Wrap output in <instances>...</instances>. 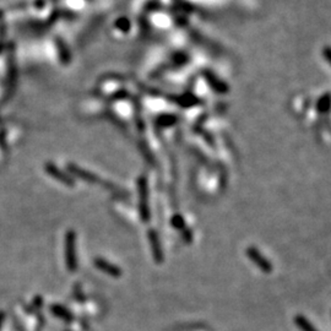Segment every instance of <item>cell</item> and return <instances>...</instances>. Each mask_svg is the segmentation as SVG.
I'll use <instances>...</instances> for the list:
<instances>
[{
  "instance_id": "obj_1",
  "label": "cell",
  "mask_w": 331,
  "mask_h": 331,
  "mask_svg": "<svg viewBox=\"0 0 331 331\" xmlns=\"http://www.w3.org/2000/svg\"><path fill=\"white\" fill-rule=\"evenodd\" d=\"M65 248V265L69 272H76L79 267V259H77L76 250V233L70 230L65 233L64 239Z\"/></svg>"
},
{
  "instance_id": "obj_2",
  "label": "cell",
  "mask_w": 331,
  "mask_h": 331,
  "mask_svg": "<svg viewBox=\"0 0 331 331\" xmlns=\"http://www.w3.org/2000/svg\"><path fill=\"white\" fill-rule=\"evenodd\" d=\"M139 214L142 222H149L150 209L147 202V187L144 178L139 182Z\"/></svg>"
},
{
  "instance_id": "obj_3",
  "label": "cell",
  "mask_w": 331,
  "mask_h": 331,
  "mask_svg": "<svg viewBox=\"0 0 331 331\" xmlns=\"http://www.w3.org/2000/svg\"><path fill=\"white\" fill-rule=\"evenodd\" d=\"M94 264H95V266L99 270V271L104 272L106 275L112 276V277L118 278V277H120L123 274L122 269H120L118 265L112 264V263L108 262V260L103 259V258H101V257L95 258Z\"/></svg>"
},
{
  "instance_id": "obj_4",
  "label": "cell",
  "mask_w": 331,
  "mask_h": 331,
  "mask_svg": "<svg viewBox=\"0 0 331 331\" xmlns=\"http://www.w3.org/2000/svg\"><path fill=\"white\" fill-rule=\"evenodd\" d=\"M149 242L150 245H151V252L155 260H156L157 263H161L162 260H164V253H162L161 243H160L159 234H157L156 231L154 230L149 231Z\"/></svg>"
},
{
  "instance_id": "obj_5",
  "label": "cell",
  "mask_w": 331,
  "mask_h": 331,
  "mask_svg": "<svg viewBox=\"0 0 331 331\" xmlns=\"http://www.w3.org/2000/svg\"><path fill=\"white\" fill-rule=\"evenodd\" d=\"M49 312H51L54 317H57L58 319L63 320V322H65V323H71V322H74V319H75V317L71 313V310L62 304H51V307H49Z\"/></svg>"
},
{
  "instance_id": "obj_6",
  "label": "cell",
  "mask_w": 331,
  "mask_h": 331,
  "mask_svg": "<svg viewBox=\"0 0 331 331\" xmlns=\"http://www.w3.org/2000/svg\"><path fill=\"white\" fill-rule=\"evenodd\" d=\"M47 170H48V173L52 175V177H54L55 179L59 180V182L64 183V184L66 185H70V187L74 185V180H72L69 175L65 174V173L60 172V170L58 169L57 167H54V166H48V167H47Z\"/></svg>"
},
{
  "instance_id": "obj_7",
  "label": "cell",
  "mask_w": 331,
  "mask_h": 331,
  "mask_svg": "<svg viewBox=\"0 0 331 331\" xmlns=\"http://www.w3.org/2000/svg\"><path fill=\"white\" fill-rule=\"evenodd\" d=\"M71 172L75 173V174L77 175L79 178H81L82 180H86V182L89 183H97L99 180H97V178L95 177V175H92L91 173H87V172H84L82 169H79V168L74 167V166H71Z\"/></svg>"
},
{
  "instance_id": "obj_8",
  "label": "cell",
  "mask_w": 331,
  "mask_h": 331,
  "mask_svg": "<svg viewBox=\"0 0 331 331\" xmlns=\"http://www.w3.org/2000/svg\"><path fill=\"white\" fill-rule=\"evenodd\" d=\"M297 322H298V325H299V327L302 328L303 331H315L312 328V325L308 324L307 320H304V319H303V318H297Z\"/></svg>"
},
{
  "instance_id": "obj_9",
  "label": "cell",
  "mask_w": 331,
  "mask_h": 331,
  "mask_svg": "<svg viewBox=\"0 0 331 331\" xmlns=\"http://www.w3.org/2000/svg\"><path fill=\"white\" fill-rule=\"evenodd\" d=\"M4 320H5V313L0 312V331H1V327H2V323H4Z\"/></svg>"
}]
</instances>
